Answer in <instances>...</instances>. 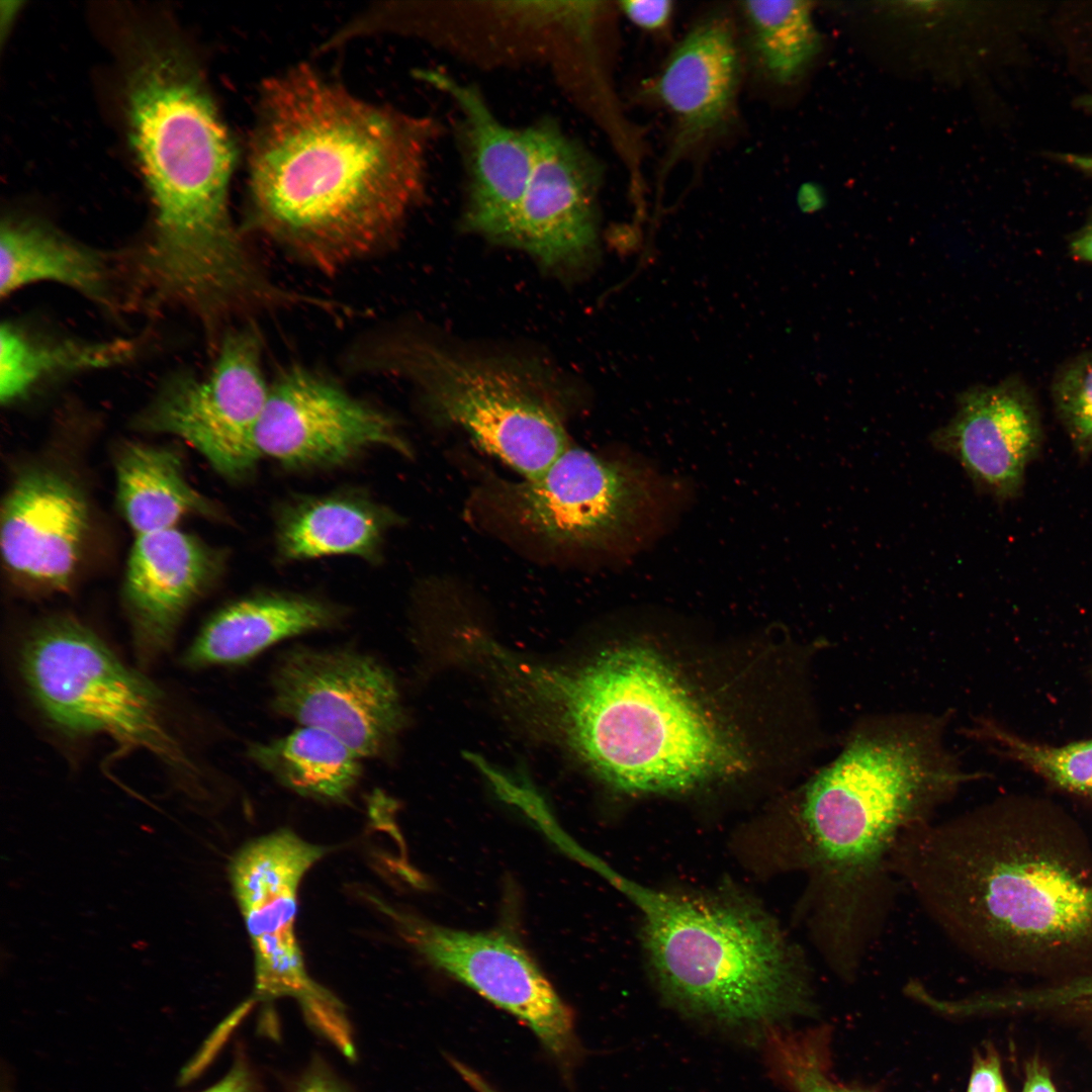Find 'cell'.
Returning <instances> with one entry per match:
<instances>
[{"label":"cell","mask_w":1092,"mask_h":1092,"mask_svg":"<svg viewBox=\"0 0 1092 1092\" xmlns=\"http://www.w3.org/2000/svg\"><path fill=\"white\" fill-rule=\"evenodd\" d=\"M115 473L117 502L135 536L177 528L188 516L219 518L214 504L188 482L175 449L124 443Z\"/></svg>","instance_id":"603a6c76"},{"label":"cell","mask_w":1092,"mask_h":1092,"mask_svg":"<svg viewBox=\"0 0 1092 1092\" xmlns=\"http://www.w3.org/2000/svg\"><path fill=\"white\" fill-rule=\"evenodd\" d=\"M531 129L530 177L500 243L527 251L549 268L579 267L596 246L602 164L550 117Z\"/></svg>","instance_id":"4fadbf2b"},{"label":"cell","mask_w":1092,"mask_h":1092,"mask_svg":"<svg viewBox=\"0 0 1092 1092\" xmlns=\"http://www.w3.org/2000/svg\"><path fill=\"white\" fill-rule=\"evenodd\" d=\"M441 127L365 102L307 66L268 80L249 158L252 221L326 274L395 240Z\"/></svg>","instance_id":"7a4b0ae2"},{"label":"cell","mask_w":1092,"mask_h":1092,"mask_svg":"<svg viewBox=\"0 0 1092 1092\" xmlns=\"http://www.w3.org/2000/svg\"><path fill=\"white\" fill-rule=\"evenodd\" d=\"M452 1065L476 1092H496L479 1075L466 1066L456 1061H452Z\"/></svg>","instance_id":"e575fe53"},{"label":"cell","mask_w":1092,"mask_h":1092,"mask_svg":"<svg viewBox=\"0 0 1092 1092\" xmlns=\"http://www.w3.org/2000/svg\"><path fill=\"white\" fill-rule=\"evenodd\" d=\"M256 443L261 457L298 469L341 465L372 448L412 453L387 414L302 366L270 382Z\"/></svg>","instance_id":"7c38bea8"},{"label":"cell","mask_w":1092,"mask_h":1092,"mask_svg":"<svg viewBox=\"0 0 1092 1092\" xmlns=\"http://www.w3.org/2000/svg\"><path fill=\"white\" fill-rule=\"evenodd\" d=\"M967 1092H1009L994 1050L989 1049L975 1058Z\"/></svg>","instance_id":"4dcf8cb0"},{"label":"cell","mask_w":1092,"mask_h":1092,"mask_svg":"<svg viewBox=\"0 0 1092 1092\" xmlns=\"http://www.w3.org/2000/svg\"><path fill=\"white\" fill-rule=\"evenodd\" d=\"M338 607L308 596L263 593L214 614L184 655L191 667L238 664L290 637L339 623Z\"/></svg>","instance_id":"44dd1931"},{"label":"cell","mask_w":1092,"mask_h":1092,"mask_svg":"<svg viewBox=\"0 0 1092 1092\" xmlns=\"http://www.w3.org/2000/svg\"><path fill=\"white\" fill-rule=\"evenodd\" d=\"M681 495L644 461L570 445L537 477L488 478L476 504L487 526L550 558H624L662 532Z\"/></svg>","instance_id":"8992f818"},{"label":"cell","mask_w":1092,"mask_h":1092,"mask_svg":"<svg viewBox=\"0 0 1092 1092\" xmlns=\"http://www.w3.org/2000/svg\"><path fill=\"white\" fill-rule=\"evenodd\" d=\"M1056 413L1082 459L1092 454V352L1066 365L1053 384Z\"/></svg>","instance_id":"f1b7e54d"},{"label":"cell","mask_w":1092,"mask_h":1092,"mask_svg":"<svg viewBox=\"0 0 1092 1092\" xmlns=\"http://www.w3.org/2000/svg\"><path fill=\"white\" fill-rule=\"evenodd\" d=\"M88 529V505L73 482L48 469L25 471L2 503L3 560L28 585L64 589L76 571Z\"/></svg>","instance_id":"ac0fdd59"},{"label":"cell","mask_w":1092,"mask_h":1092,"mask_svg":"<svg viewBox=\"0 0 1092 1092\" xmlns=\"http://www.w3.org/2000/svg\"><path fill=\"white\" fill-rule=\"evenodd\" d=\"M761 1039L769 1075L790 1092H861L832 1076L824 1028L772 1027Z\"/></svg>","instance_id":"83f0119b"},{"label":"cell","mask_w":1092,"mask_h":1092,"mask_svg":"<svg viewBox=\"0 0 1092 1092\" xmlns=\"http://www.w3.org/2000/svg\"><path fill=\"white\" fill-rule=\"evenodd\" d=\"M399 520L386 506L356 491L298 495L276 512L277 553L283 561L348 555L375 562Z\"/></svg>","instance_id":"ffe728a7"},{"label":"cell","mask_w":1092,"mask_h":1092,"mask_svg":"<svg viewBox=\"0 0 1092 1092\" xmlns=\"http://www.w3.org/2000/svg\"><path fill=\"white\" fill-rule=\"evenodd\" d=\"M736 11L743 57L754 73L776 86L794 83L817 47L809 3L741 1Z\"/></svg>","instance_id":"484cf974"},{"label":"cell","mask_w":1092,"mask_h":1092,"mask_svg":"<svg viewBox=\"0 0 1092 1092\" xmlns=\"http://www.w3.org/2000/svg\"><path fill=\"white\" fill-rule=\"evenodd\" d=\"M606 876L641 911L656 983L681 1010L760 1037L810 1010L804 961L763 914L733 900L656 891L612 871Z\"/></svg>","instance_id":"5b68a950"},{"label":"cell","mask_w":1092,"mask_h":1092,"mask_svg":"<svg viewBox=\"0 0 1092 1092\" xmlns=\"http://www.w3.org/2000/svg\"><path fill=\"white\" fill-rule=\"evenodd\" d=\"M327 851L280 829L245 844L230 864L254 950L256 996L295 997L307 1016L335 1000L309 978L294 932L299 884Z\"/></svg>","instance_id":"8fae6325"},{"label":"cell","mask_w":1092,"mask_h":1092,"mask_svg":"<svg viewBox=\"0 0 1092 1092\" xmlns=\"http://www.w3.org/2000/svg\"><path fill=\"white\" fill-rule=\"evenodd\" d=\"M301 1092H339L338 1089L332 1085L328 1080L323 1078H312L304 1085Z\"/></svg>","instance_id":"8d00e7d4"},{"label":"cell","mask_w":1092,"mask_h":1092,"mask_svg":"<svg viewBox=\"0 0 1092 1092\" xmlns=\"http://www.w3.org/2000/svg\"><path fill=\"white\" fill-rule=\"evenodd\" d=\"M269 385L261 334L253 321L245 322L224 334L208 374L169 376L136 415L133 427L179 437L219 474L242 479L261 457L256 432Z\"/></svg>","instance_id":"9c48e42d"},{"label":"cell","mask_w":1092,"mask_h":1092,"mask_svg":"<svg viewBox=\"0 0 1092 1092\" xmlns=\"http://www.w3.org/2000/svg\"><path fill=\"white\" fill-rule=\"evenodd\" d=\"M136 351L138 345L132 340H55L3 323L0 330L1 401L13 403L46 380L124 364Z\"/></svg>","instance_id":"cb8c5ba5"},{"label":"cell","mask_w":1092,"mask_h":1092,"mask_svg":"<svg viewBox=\"0 0 1092 1092\" xmlns=\"http://www.w3.org/2000/svg\"><path fill=\"white\" fill-rule=\"evenodd\" d=\"M487 669L519 717L628 792H672L730 770L737 753L675 673L639 646L567 666L504 647Z\"/></svg>","instance_id":"277c9868"},{"label":"cell","mask_w":1092,"mask_h":1092,"mask_svg":"<svg viewBox=\"0 0 1092 1092\" xmlns=\"http://www.w3.org/2000/svg\"><path fill=\"white\" fill-rule=\"evenodd\" d=\"M201 1092H252L251 1077L242 1064H237L225 1077Z\"/></svg>","instance_id":"d6a6232c"},{"label":"cell","mask_w":1092,"mask_h":1092,"mask_svg":"<svg viewBox=\"0 0 1092 1092\" xmlns=\"http://www.w3.org/2000/svg\"><path fill=\"white\" fill-rule=\"evenodd\" d=\"M1022 1092H1058L1049 1069L1040 1060L1027 1062Z\"/></svg>","instance_id":"1f68e13d"},{"label":"cell","mask_w":1092,"mask_h":1092,"mask_svg":"<svg viewBox=\"0 0 1092 1092\" xmlns=\"http://www.w3.org/2000/svg\"><path fill=\"white\" fill-rule=\"evenodd\" d=\"M458 111L457 140L464 170L462 225L500 243L525 192L534 158L531 125L516 128L493 113L479 90L448 73H422Z\"/></svg>","instance_id":"e0dca14e"},{"label":"cell","mask_w":1092,"mask_h":1092,"mask_svg":"<svg viewBox=\"0 0 1092 1092\" xmlns=\"http://www.w3.org/2000/svg\"><path fill=\"white\" fill-rule=\"evenodd\" d=\"M129 136L155 209L143 268L204 324L254 313L278 285L230 214L235 150L202 73L178 40L138 33L124 71Z\"/></svg>","instance_id":"3957f363"},{"label":"cell","mask_w":1092,"mask_h":1092,"mask_svg":"<svg viewBox=\"0 0 1092 1092\" xmlns=\"http://www.w3.org/2000/svg\"><path fill=\"white\" fill-rule=\"evenodd\" d=\"M1078 104L1084 110L1092 113V95L1082 97Z\"/></svg>","instance_id":"74e56055"},{"label":"cell","mask_w":1092,"mask_h":1092,"mask_svg":"<svg viewBox=\"0 0 1092 1092\" xmlns=\"http://www.w3.org/2000/svg\"><path fill=\"white\" fill-rule=\"evenodd\" d=\"M40 281L61 283L101 304L111 301L108 260L33 218L7 217L0 232V295Z\"/></svg>","instance_id":"7402d4cb"},{"label":"cell","mask_w":1092,"mask_h":1092,"mask_svg":"<svg viewBox=\"0 0 1092 1092\" xmlns=\"http://www.w3.org/2000/svg\"><path fill=\"white\" fill-rule=\"evenodd\" d=\"M386 912L432 966L522 1019L552 1053L569 1049L571 1011L517 938L502 930L452 929L388 907Z\"/></svg>","instance_id":"5bb4252c"},{"label":"cell","mask_w":1092,"mask_h":1092,"mask_svg":"<svg viewBox=\"0 0 1092 1092\" xmlns=\"http://www.w3.org/2000/svg\"><path fill=\"white\" fill-rule=\"evenodd\" d=\"M20 668L34 702L59 730L104 734L195 779L197 767L169 725L162 692L81 622L57 617L35 627L21 646Z\"/></svg>","instance_id":"ba28073f"},{"label":"cell","mask_w":1092,"mask_h":1092,"mask_svg":"<svg viewBox=\"0 0 1092 1092\" xmlns=\"http://www.w3.org/2000/svg\"><path fill=\"white\" fill-rule=\"evenodd\" d=\"M743 64L736 17L725 9L701 16L672 48L647 88L671 123L663 170L729 129Z\"/></svg>","instance_id":"9a60e30c"},{"label":"cell","mask_w":1092,"mask_h":1092,"mask_svg":"<svg viewBox=\"0 0 1092 1092\" xmlns=\"http://www.w3.org/2000/svg\"><path fill=\"white\" fill-rule=\"evenodd\" d=\"M271 687L277 713L332 734L361 758L387 752L405 722L391 672L353 650L291 649Z\"/></svg>","instance_id":"30bf717a"},{"label":"cell","mask_w":1092,"mask_h":1092,"mask_svg":"<svg viewBox=\"0 0 1092 1092\" xmlns=\"http://www.w3.org/2000/svg\"><path fill=\"white\" fill-rule=\"evenodd\" d=\"M1071 251L1075 257L1092 263V221L1072 240Z\"/></svg>","instance_id":"836d02e7"},{"label":"cell","mask_w":1092,"mask_h":1092,"mask_svg":"<svg viewBox=\"0 0 1092 1092\" xmlns=\"http://www.w3.org/2000/svg\"><path fill=\"white\" fill-rule=\"evenodd\" d=\"M619 9L640 29L658 32L669 24L674 7L669 0H629L619 2Z\"/></svg>","instance_id":"f546056e"},{"label":"cell","mask_w":1092,"mask_h":1092,"mask_svg":"<svg viewBox=\"0 0 1092 1092\" xmlns=\"http://www.w3.org/2000/svg\"><path fill=\"white\" fill-rule=\"evenodd\" d=\"M929 441L961 464L979 492L1006 502L1023 488L1027 466L1041 448L1042 428L1026 387L1005 380L959 394L954 415Z\"/></svg>","instance_id":"2e32d148"},{"label":"cell","mask_w":1092,"mask_h":1092,"mask_svg":"<svg viewBox=\"0 0 1092 1092\" xmlns=\"http://www.w3.org/2000/svg\"><path fill=\"white\" fill-rule=\"evenodd\" d=\"M352 358L360 370L412 383L433 421L462 429L523 478L542 474L570 446L558 389L525 365L404 331L365 342Z\"/></svg>","instance_id":"52a82bcc"},{"label":"cell","mask_w":1092,"mask_h":1092,"mask_svg":"<svg viewBox=\"0 0 1092 1092\" xmlns=\"http://www.w3.org/2000/svg\"><path fill=\"white\" fill-rule=\"evenodd\" d=\"M249 754L284 787L321 801H347L362 771L360 756L332 734L312 727L253 744Z\"/></svg>","instance_id":"d4e9b609"},{"label":"cell","mask_w":1092,"mask_h":1092,"mask_svg":"<svg viewBox=\"0 0 1092 1092\" xmlns=\"http://www.w3.org/2000/svg\"><path fill=\"white\" fill-rule=\"evenodd\" d=\"M891 866L976 962L1045 982L1092 974V843L1059 805L1008 795L933 819L900 838Z\"/></svg>","instance_id":"6da1fadb"},{"label":"cell","mask_w":1092,"mask_h":1092,"mask_svg":"<svg viewBox=\"0 0 1092 1092\" xmlns=\"http://www.w3.org/2000/svg\"><path fill=\"white\" fill-rule=\"evenodd\" d=\"M1062 160L1072 168L1092 175V154H1065L1062 156Z\"/></svg>","instance_id":"d590c367"},{"label":"cell","mask_w":1092,"mask_h":1092,"mask_svg":"<svg viewBox=\"0 0 1092 1092\" xmlns=\"http://www.w3.org/2000/svg\"><path fill=\"white\" fill-rule=\"evenodd\" d=\"M225 556L178 528L136 536L123 584V600L142 663L170 645L187 609L217 580Z\"/></svg>","instance_id":"d6986e66"},{"label":"cell","mask_w":1092,"mask_h":1092,"mask_svg":"<svg viewBox=\"0 0 1092 1092\" xmlns=\"http://www.w3.org/2000/svg\"><path fill=\"white\" fill-rule=\"evenodd\" d=\"M1005 758L1017 761L1053 787L1092 799V738L1060 746L1025 740L989 719H979L964 729Z\"/></svg>","instance_id":"4316f807"}]
</instances>
